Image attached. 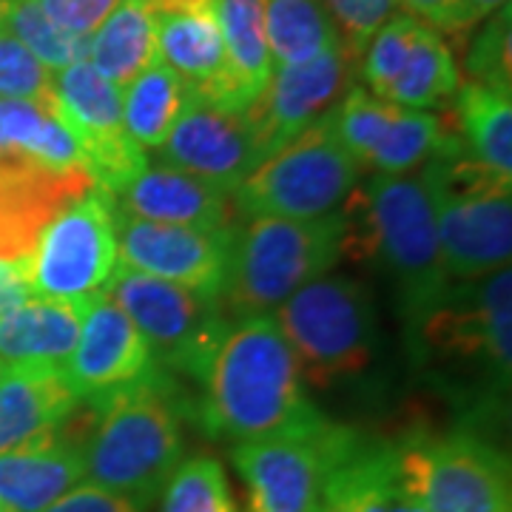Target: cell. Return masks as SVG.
<instances>
[{
    "label": "cell",
    "instance_id": "cell-39",
    "mask_svg": "<svg viewBox=\"0 0 512 512\" xmlns=\"http://www.w3.org/2000/svg\"><path fill=\"white\" fill-rule=\"evenodd\" d=\"M57 29L74 37H92L120 0H37Z\"/></svg>",
    "mask_w": 512,
    "mask_h": 512
},
{
    "label": "cell",
    "instance_id": "cell-44",
    "mask_svg": "<svg viewBox=\"0 0 512 512\" xmlns=\"http://www.w3.org/2000/svg\"><path fill=\"white\" fill-rule=\"evenodd\" d=\"M0 512H12V510H9V507H6V504L0 501Z\"/></svg>",
    "mask_w": 512,
    "mask_h": 512
},
{
    "label": "cell",
    "instance_id": "cell-10",
    "mask_svg": "<svg viewBox=\"0 0 512 512\" xmlns=\"http://www.w3.org/2000/svg\"><path fill=\"white\" fill-rule=\"evenodd\" d=\"M396 447L424 512H512L510 461L484 436L410 433Z\"/></svg>",
    "mask_w": 512,
    "mask_h": 512
},
{
    "label": "cell",
    "instance_id": "cell-27",
    "mask_svg": "<svg viewBox=\"0 0 512 512\" xmlns=\"http://www.w3.org/2000/svg\"><path fill=\"white\" fill-rule=\"evenodd\" d=\"M157 20V57L188 89H205L225 74V49L214 9Z\"/></svg>",
    "mask_w": 512,
    "mask_h": 512
},
{
    "label": "cell",
    "instance_id": "cell-1",
    "mask_svg": "<svg viewBox=\"0 0 512 512\" xmlns=\"http://www.w3.org/2000/svg\"><path fill=\"white\" fill-rule=\"evenodd\" d=\"M197 416L208 436L242 444L308 427L325 413L311 402L274 316H248L222 336L202 376Z\"/></svg>",
    "mask_w": 512,
    "mask_h": 512
},
{
    "label": "cell",
    "instance_id": "cell-30",
    "mask_svg": "<svg viewBox=\"0 0 512 512\" xmlns=\"http://www.w3.org/2000/svg\"><path fill=\"white\" fill-rule=\"evenodd\" d=\"M453 137L456 126L450 117L393 106L362 165H370L376 174H407L410 168L427 163Z\"/></svg>",
    "mask_w": 512,
    "mask_h": 512
},
{
    "label": "cell",
    "instance_id": "cell-36",
    "mask_svg": "<svg viewBox=\"0 0 512 512\" xmlns=\"http://www.w3.org/2000/svg\"><path fill=\"white\" fill-rule=\"evenodd\" d=\"M0 97L52 103V72L20 40L0 26Z\"/></svg>",
    "mask_w": 512,
    "mask_h": 512
},
{
    "label": "cell",
    "instance_id": "cell-2",
    "mask_svg": "<svg viewBox=\"0 0 512 512\" xmlns=\"http://www.w3.org/2000/svg\"><path fill=\"white\" fill-rule=\"evenodd\" d=\"M342 259L379 262L396 282L404 319L416 328L450 291L433 208L419 177L376 174L339 208Z\"/></svg>",
    "mask_w": 512,
    "mask_h": 512
},
{
    "label": "cell",
    "instance_id": "cell-17",
    "mask_svg": "<svg viewBox=\"0 0 512 512\" xmlns=\"http://www.w3.org/2000/svg\"><path fill=\"white\" fill-rule=\"evenodd\" d=\"M163 165L237 191V185L262 163V151L245 111H225L188 89L183 111L168 131Z\"/></svg>",
    "mask_w": 512,
    "mask_h": 512
},
{
    "label": "cell",
    "instance_id": "cell-13",
    "mask_svg": "<svg viewBox=\"0 0 512 512\" xmlns=\"http://www.w3.org/2000/svg\"><path fill=\"white\" fill-rule=\"evenodd\" d=\"M510 325L512 274L510 268H501L467 291H447L439 308L427 313L416 330L433 356L481 367L498 387H510Z\"/></svg>",
    "mask_w": 512,
    "mask_h": 512
},
{
    "label": "cell",
    "instance_id": "cell-42",
    "mask_svg": "<svg viewBox=\"0 0 512 512\" xmlns=\"http://www.w3.org/2000/svg\"><path fill=\"white\" fill-rule=\"evenodd\" d=\"M399 6L407 9V15H413L421 23H427L430 29L444 32V35H458V12H461V0H399Z\"/></svg>",
    "mask_w": 512,
    "mask_h": 512
},
{
    "label": "cell",
    "instance_id": "cell-21",
    "mask_svg": "<svg viewBox=\"0 0 512 512\" xmlns=\"http://www.w3.org/2000/svg\"><path fill=\"white\" fill-rule=\"evenodd\" d=\"M316 512H424L396 441L362 439L333 470Z\"/></svg>",
    "mask_w": 512,
    "mask_h": 512
},
{
    "label": "cell",
    "instance_id": "cell-23",
    "mask_svg": "<svg viewBox=\"0 0 512 512\" xmlns=\"http://www.w3.org/2000/svg\"><path fill=\"white\" fill-rule=\"evenodd\" d=\"M80 404L63 367H6L0 373V453L63 424Z\"/></svg>",
    "mask_w": 512,
    "mask_h": 512
},
{
    "label": "cell",
    "instance_id": "cell-6",
    "mask_svg": "<svg viewBox=\"0 0 512 512\" xmlns=\"http://www.w3.org/2000/svg\"><path fill=\"white\" fill-rule=\"evenodd\" d=\"M305 387L328 390L362 376L376 353L379 319L365 285L353 276H319L274 313Z\"/></svg>",
    "mask_w": 512,
    "mask_h": 512
},
{
    "label": "cell",
    "instance_id": "cell-33",
    "mask_svg": "<svg viewBox=\"0 0 512 512\" xmlns=\"http://www.w3.org/2000/svg\"><path fill=\"white\" fill-rule=\"evenodd\" d=\"M0 26L20 40L49 72H60L89 57V37H74L57 29L37 0H0Z\"/></svg>",
    "mask_w": 512,
    "mask_h": 512
},
{
    "label": "cell",
    "instance_id": "cell-22",
    "mask_svg": "<svg viewBox=\"0 0 512 512\" xmlns=\"http://www.w3.org/2000/svg\"><path fill=\"white\" fill-rule=\"evenodd\" d=\"M89 299L55 302L32 296L20 308L0 316V365L66 370L80 339Z\"/></svg>",
    "mask_w": 512,
    "mask_h": 512
},
{
    "label": "cell",
    "instance_id": "cell-37",
    "mask_svg": "<svg viewBox=\"0 0 512 512\" xmlns=\"http://www.w3.org/2000/svg\"><path fill=\"white\" fill-rule=\"evenodd\" d=\"M467 72L473 83L512 92L510 86V3L493 12L478 29L473 49L467 55Z\"/></svg>",
    "mask_w": 512,
    "mask_h": 512
},
{
    "label": "cell",
    "instance_id": "cell-32",
    "mask_svg": "<svg viewBox=\"0 0 512 512\" xmlns=\"http://www.w3.org/2000/svg\"><path fill=\"white\" fill-rule=\"evenodd\" d=\"M458 86H461V74L450 46L436 29L424 26L404 60L402 72L387 86L382 100L402 109L427 111L453 100Z\"/></svg>",
    "mask_w": 512,
    "mask_h": 512
},
{
    "label": "cell",
    "instance_id": "cell-12",
    "mask_svg": "<svg viewBox=\"0 0 512 512\" xmlns=\"http://www.w3.org/2000/svg\"><path fill=\"white\" fill-rule=\"evenodd\" d=\"M57 111L83 154L97 188L120 194L148 168V157L123 126V89L94 69L89 60L52 74Z\"/></svg>",
    "mask_w": 512,
    "mask_h": 512
},
{
    "label": "cell",
    "instance_id": "cell-11",
    "mask_svg": "<svg viewBox=\"0 0 512 512\" xmlns=\"http://www.w3.org/2000/svg\"><path fill=\"white\" fill-rule=\"evenodd\" d=\"M114 268V197L94 185L40 231L29 256V285L35 299L83 302L106 288Z\"/></svg>",
    "mask_w": 512,
    "mask_h": 512
},
{
    "label": "cell",
    "instance_id": "cell-7",
    "mask_svg": "<svg viewBox=\"0 0 512 512\" xmlns=\"http://www.w3.org/2000/svg\"><path fill=\"white\" fill-rule=\"evenodd\" d=\"M359 183L362 163L342 146L330 111L256 165L237 185L234 200L242 217L319 220L333 214Z\"/></svg>",
    "mask_w": 512,
    "mask_h": 512
},
{
    "label": "cell",
    "instance_id": "cell-41",
    "mask_svg": "<svg viewBox=\"0 0 512 512\" xmlns=\"http://www.w3.org/2000/svg\"><path fill=\"white\" fill-rule=\"evenodd\" d=\"M32 299L29 259H0V316Z\"/></svg>",
    "mask_w": 512,
    "mask_h": 512
},
{
    "label": "cell",
    "instance_id": "cell-4",
    "mask_svg": "<svg viewBox=\"0 0 512 512\" xmlns=\"http://www.w3.org/2000/svg\"><path fill=\"white\" fill-rule=\"evenodd\" d=\"M419 180L433 208L444 274L478 282L510 268L512 180L476 163L458 134L424 163Z\"/></svg>",
    "mask_w": 512,
    "mask_h": 512
},
{
    "label": "cell",
    "instance_id": "cell-29",
    "mask_svg": "<svg viewBox=\"0 0 512 512\" xmlns=\"http://www.w3.org/2000/svg\"><path fill=\"white\" fill-rule=\"evenodd\" d=\"M265 37L271 66H299L339 46L325 0H265Z\"/></svg>",
    "mask_w": 512,
    "mask_h": 512
},
{
    "label": "cell",
    "instance_id": "cell-19",
    "mask_svg": "<svg viewBox=\"0 0 512 512\" xmlns=\"http://www.w3.org/2000/svg\"><path fill=\"white\" fill-rule=\"evenodd\" d=\"M92 188L86 168L55 171L23 160H0V259H29L40 231Z\"/></svg>",
    "mask_w": 512,
    "mask_h": 512
},
{
    "label": "cell",
    "instance_id": "cell-35",
    "mask_svg": "<svg viewBox=\"0 0 512 512\" xmlns=\"http://www.w3.org/2000/svg\"><path fill=\"white\" fill-rule=\"evenodd\" d=\"M424 26L427 23L402 12V15H393L376 35L370 37V43L362 52V60H359V74L365 80L367 92L384 97L387 86L396 80V74L402 72L404 60L410 55L413 43L419 40Z\"/></svg>",
    "mask_w": 512,
    "mask_h": 512
},
{
    "label": "cell",
    "instance_id": "cell-16",
    "mask_svg": "<svg viewBox=\"0 0 512 512\" xmlns=\"http://www.w3.org/2000/svg\"><path fill=\"white\" fill-rule=\"evenodd\" d=\"M94 410L80 404L69 419L0 453V501L12 512H40L86 478V439Z\"/></svg>",
    "mask_w": 512,
    "mask_h": 512
},
{
    "label": "cell",
    "instance_id": "cell-26",
    "mask_svg": "<svg viewBox=\"0 0 512 512\" xmlns=\"http://www.w3.org/2000/svg\"><path fill=\"white\" fill-rule=\"evenodd\" d=\"M512 92L493 89L484 83H461L456 100V131L461 148L495 171L512 180Z\"/></svg>",
    "mask_w": 512,
    "mask_h": 512
},
{
    "label": "cell",
    "instance_id": "cell-43",
    "mask_svg": "<svg viewBox=\"0 0 512 512\" xmlns=\"http://www.w3.org/2000/svg\"><path fill=\"white\" fill-rule=\"evenodd\" d=\"M510 0H461V12H458V35L473 29L476 23L487 20L501 6H507Z\"/></svg>",
    "mask_w": 512,
    "mask_h": 512
},
{
    "label": "cell",
    "instance_id": "cell-18",
    "mask_svg": "<svg viewBox=\"0 0 512 512\" xmlns=\"http://www.w3.org/2000/svg\"><path fill=\"white\" fill-rule=\"evenodd\" d=\"M157 367L146 339L126 313L103 291L94 293L83 313L77 348L66 365L80 402L94 407L128 384L143 382Z\"/></svg>",
    "mask_w": 512,
    "mask_h": 512
},
{
    "label": "cell",
    "instance_id": "cell-24",
    "mask_svg": "<svg viewBox=\"0 0 512 512\" xmlns=\"http://www.w3.org/2000/svg\"><path fill=\"white\" fill-rule=\"evenodd\" d=\"M0 160H23L55 171L86 168L72 128L57 111V100L0 97Z\"/></svg>",
    "mask_w": 512,
    "mask_h": 512
},
{
    "label": "cell",
    "instance_id": "cell-45",
    "mask_svg": "<svg viewBox=\"0 0 512 512\" xmlns=\"http://www.w3.org/2000/svg\"><path fill=\"white\" fill-rule=\"evenodd\" d=\"M0 373H3V365H0Z\"/></svg>",
    "mask_w": 512,
    "mask_h": 512
},
{
    "label": "cell",
    "instance_id": "cell-31",
    "mask_svg": "<svg viewBox=\"0 0 512 512\" xmlns=\"http://www.w3.org/2000/svg\"><path fill=\"white\" fill-rule=\"evenodd\" d=\"M185 100H188V86L157 57L123 92L126 134L143 151L163 148L165 137L177 123Z\"/></svg>",
    "mask_w": 512,
    "mask_h": 512
},
{
    "label": "cell",
    "instance_id": "cell-28",
    "mask_svg": "<svg viewBox=\"0 0 512 512\" xmlns=\"http://www.w3.org/2000/svg\"><path fill=\"white\" fill-rule=\"evenodd\" d=\"M214 18L222 35L225 69L254 106L274 74L265 37V0H214Z\"/></svg>",
    "mask_w": 512,
    "mask_h": 512
},
{
    "label": "cell",
    "instance_id": "cell-25",
    "mask_svg": "<svg viewBox=\"0 0 512 512\" xmlns=\"http://www.w3.org/2000/svg\"><path fill=\"white\" fill-rule=\"evenodd\" d=\"M86 60L120 89L146 72L157 60V20L146 0H120L89 37Z\"/></svg>",
    "mask_w": 512,
    "mask_h": 512
},
{
    "label": "cell",
    "instance_id": "cell-8",
    "mask_svg": "<svg viewBox=\"0 0 512 512\" xmlns=\"http://www.w3.org/2000/svg\"><path fill=\"white\" fill-rule=\"evenodd\" d=\"M103 293L140 330L157 365L202 384L222 336L234 322L220 296L171 285L120 262Z\"/></svg>",
    "mask_w": 512,
    "mask_h": 512
},
{
    "label": "cell",
    "instance_id": "cell-34",
    "mask_svg": "<svg viewBox=\"0 0 512 512\" xmlns=\"http://www.w3.org/2000/svg\"><path fill=\"white\" fill-rule=\"evenodd\" d=\"M160 512H239L220 458H183L165 481Z\"/></svg>",
    "mask_w": 512,
    "mask_h": 512
},
{
    "label": "cell",
    "instance_id": "cell-40",
    "mask_svg": "<svg viewBox=\"0 0 512 512\" xmlns=\"http://www.w3.org/2000/svg\"><path fill=\"white\" fill-rule=\"evenodd\" d=\"M40 512H146V507L89 481V484H77L74 490L60 495L55 504Z\"/></svg>",
    "mask_w": 512,
    "mask_h": 512
},
{
    "label": "cell",
    "instance_id": "cell-3",
    "mask_svg": "<svg viewBox=\"0 0 512 512\" xmlns=\"http://www.w3.org/2000/svg\"><path fill=\"white\" fill-rule=\"evenodd\" d=\"M92 410V433L83 447L86 476L97 487L126 495L148 510L183 461L180 390L157 367L143 382L111 393Z\"/></svg>",
    "mask_w": 512,
    "mask_h": 512
},
{
    "label": "cell",
    "instance_id": "cell-14",
    "mask_svg": "<svg viewBox=\"0 0 512 512\" xmlns=\"http://www.w3.org/2000/svg\"><path fill=\"white\" fill-rule=\"evenodd\" d=\"M356 74L359 60L342 43L308 63L274 69L265 92L245 111L262 160H268L293 137L336 109L339 100L356 86Z\"/></svg>",
    "mask_w": 512,
    "mask_h": 512
},
{
    "label": "cell",
    "instance_id": "cell-20",
    "mask_svg": "<svg viewBox=\"0 0 512 512\" xmlns=\"http://www.w3.org/2000/svg\"><path fill=\"white\" fill-rule=\"evenodd\" d=\"M111 197L123 214L163 225L228 231L242 220L234 191L171 165H148L140 177H134L120 194Z\"/></svg>",
    "mask_w": 512,
    "mask_h": 512
},
{
    "label": "cell",
    "instance_id": "cell-38",
    "mask_svg": "<svg viewBox=\"0 0 512 512\" xmlns=\"http://www.w3.org/2000/svg\"><path fill=\"white\" fill-rule=\"evenodd\" d=\"M325 6L336 23L342 46L356 60H362L370 37L396 15L399 0H325Z\"/></svg>",
    "mask_w": 512,
    "mask_h": 512
},
{
    "label": "cell",
    "instance_id": "cell-5",
    "mask_svg": "<svg viewBox=\"0 0 512 512\" xmlns=\"http://www.w3.org/2000/svg\"><path fill=\"white\" fill-rule=\"evenodd\" d=\"M342 259L339 208L319 220L248 217L231 242L220 299L228 316H271L293 293Z\"/></svg>",
    "mask_w": 512,
    "mask_h": 512
},
{
    "label": "cell",
    "instance_id": "cell-15",
    "mask_svg": "<svg viewBox=\"0 0 512 512\" xmlns=\"http://www.w3.org/2000/svg\"><path fill=\"white\" fill-rule=\"evenodd\" d=\"M114 231L120 265L171 285L220 296L237 228L200 231L163 225L123 214L114 205Z\"/></svg>",
    "mask_w": 512,
    "mask_h": 512
},
{
    "label": "cell",
    "instance_id": "cell-9",
    "mask_svg": "<svg viewBox=\"0 0 512 512\" xmlns=\"http://www.w3.org/2000/svg\"><path fill=\"white\" fill-rule=\"evenodd\" d=\"M356 441L359 433L322 416L308 427L237 444L231 461L245 487V512H316Z\"/></svg>",
    "mask_w": 512,
    "mask_h": 512
}]
</instances>
